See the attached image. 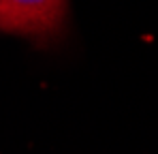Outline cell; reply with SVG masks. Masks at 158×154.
<instances>
[{
    "instance_id": "6da1fadb",
    "label": "cell",
    "mask_w": 158,
    "mask_h": 154,
    "mask_svg": "<svg viewBox=\"0 0 158 154\" xmlns=\"http://www.w3.org/2000/svg\"><path fill=\"white\" fill-rule=\"evenodd\" d=\"M64 0H0V28L9 32L45 34L62 22Z\"/></svg>"
}]
</instances>
